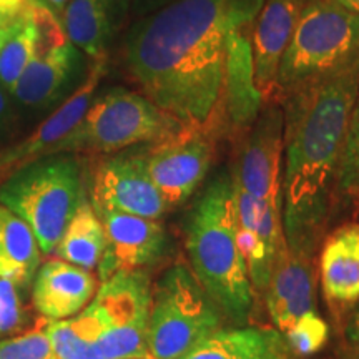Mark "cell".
Returning <instances> with one entry per match:
<instances>
[{"mask_svg": "<svg viewBox=\"0 0 359 359\" xmlns=\"http://www.w3.org/2000/svg\"><path fill=\"white\" fill-rule=\"evenodd\" d=\"M264 0H175L130 30V75L185 128L215 132L224 114L228 53Z\"/></svg>", "mask_w": 359, "mask_h": 359, "instance_id": "1", "label": "cell"}, {"mask_svg": "<svg viewBox=\"0 0 359 359\" xmlns=\"http://www.w3.org/2000/svg\"><path fill=\"white\" fill-rule=\"evenodd\" d=\"M359 93V57L283 95L281 219L291 253L311 258L330 218L336 175Z\"/></svg>", "mask_w": 359, "mask_h": 359, "instance_id": "2", "label": "cell"}, {"mask_svg": "<svg viewBox=\"0 0 359 359\" xmlns=\"http://www.w3.org/2000/svg\"><path fill=\"white\" fill-rule=\"evenodd\" d=\"M187 250L191 271L219 309L233 321L248 320L253 285L236 236L233 178L210 183L188 219Z\"/></svg>", "mask_w": 359, "mask_h": 359, "instance_id": "3", "label": "cell"}, {"mask_svg": "<svg viewBox=\"0 0 359 359\" xmlns=\"http://www.w3.org/2000/svg\"><path fill=\"white\" fill-rule=\"evenodd\" d=\"M82 201L80 163L64 154L30 161L0 185V203L29 224L43 255L55 251Z\"/></svg>", "mask_w": 359, "mask_h": 359, "instance_id": "4", "label": "cell"}, {"mask_svg": "<svg viewBox=\"0 0 359 359\" xmlns=\"http://www.w3.org/2000/svg\"><path fill=\"white\" fill-rule=\"evenodd\" d=\"M359 57V15L330 0L303 7L294 34L281 58L276 95L321 79Z\"/></svg>", "mask_w": 359, "mask_h": 359, "instance_id": "5", "label": "cell"}, {"mask_svg": "<svg viewBox=\"0 0 359 359\" xmlns=\"http://www.w3.org/2000/svg\"><path fill=\"white\" fill-rule=\"evenodd\" d=\"M223 311L191 269L175 264L155 288L148 321L150 359H182L222 330Z\"/></svg>", "mask_w": 359, "mask_h": 359, "instance_id": "6", "label": "cell"}, {"mask_svg": "<svg viewBox=\"0 0 359 359\" xmlns=\"http://www.w3.org/2000/svg\"><path fill=\"white\" fill-rule=\"evenodd\" d=\"M183 128L145 95L114 88L92 102L79 127L55 148L53 155L70 151L114 154L140 143L165 140Z\"/></svg>", "mask_w": 359, "mask_h": 359, "instance_id": "7", "label": "cell"}, {"mask_svg": "<svg viewBox=\"0 0 359 359\" xmlns=\"http://www.w3.org/2000/svg\"><path fill=\"white\" fill-rule=\"evenodd\" d=\"M151 302L150 276L143 269L116 271L102 283L79 318L97 338L103 359H150L147 336Z\"/></svg>", "mask_w": 359, "mask_h": 359, "instance_id": "8", "label": "cell"}, {"mask_svg": "<svg viewBox=\"0 0 359 359\" xmlns=\"http://www.w3.org/2000/svg\"><path fill=\"white\" fill-rule=\"evenodd\" d=\"M143 156L151 182L173 208L183 203L208 173L213 158L212 132L183 128L151 143Z\"/></svg>", "mask_w": 359, "mask_h": 359, "instance_id": "9", "label": "cell"}, {"mask_svg": "<svg viewBox=\"0 0 359 359\" xmlns=\"http://www.w3.org/2000/svg\"><path fill=\"white\" fill-rule=\"evenodd\" d=\"M92 206L158 219L170 206L151 182L143 154L118 155L103 160L92 183Z\"/></svg>", "mask_w": 359, "mask_h": 359, "instance_id": "10", "label": "cell"}, {"mask_svg": "<svg viewBox=\"0 0 359 359\" xmlns=\"http://www.w3.org/2000/svg\"><path fill=\"white\" fill-rule=\"evenodd\" d=\"M283 132L285 116L278 107H268L257 118L241 151L235 182L255 200L281 213Z\"/></svg>", "mask_w": 359, "mask_h": 359, "instance_id": "11", "label": "cell"}, {"mask_svg": "<svg viewBox=\"0 0 359 359\" xmlns=\"http://www.w3.org/2000/svg\"><path fill=\"white\" fill-rule=\"evenodd\" d=\"M95 212L105 231V251L97 266L102 281L109 280L116 271L142 269L154 264L167 251V233L156 219L110 210Z\"/></svg>", "mask_w": 359, "mask_h": 359, "instance_id": "12", "label": "cell"}, {"mask_svg": "<svg viewBox=\"0 0 359 359\" xmlns=\"http://www.w3.org/2000/svg\"><path fill=\"white\" fill-rule=\"evenodd\" d=\"M304 0H264L253 29V83L263 100L278 92L281 58L293 37Z\"/></svg>", "mask_w": 359, "mask_h": 359, "instance_id": "13", "label": "cell"}, {"mask_svg": "<svg viewBox=\"0 0 359 359\" xmlns=\"http://www.w3.org/2000/svg\"><path fill=\"white\" fill-rule=\"evenodd\" d=\"M107 70V57H100L93 62L87 79L83 83L67 98L64 105H60L53 114L35 128L32 135L15 147L8 148L15 172L25 167L30 161H35L43 156L55 154V148L65 140L69 135L82 122L88 107L92 105L100 80Z\"/></svg>", "mask_w": 359, "mask_h": 359, "instance_id": "14", "label": "cell"}, {"mask_svg": "<svg viewBox=\"0 0 359 359\" xmlns=\"http://www.w3.org/2000/svg\"><path fill=\"white\" fill-rule=\"evenodd\" d=\"M325 299L334 318L359 303V223H346L326 236L320 257Z\"/></svg>", "mask_w": 359, "mask_h": 359, "instance_id": "15", "label": "cell"}, {"mask_svg": "<svg viewBox=\"0 0 359 359\" xmlns=\"http://www.w3.org/2000/svg\"><path fill=\"white\" fill-rule=\"evenodd\" d=\"M266 303L271 321L281 334L302 318L318 313L311 258L291 253L286 246L269 280Z\"/></svg>", "mask_w": 359, "mask_h": 359, "instance_id": "16", "label": "cell"}, {"mask_svg": "<svg viewBox=\"0 0 359 359\" xmlns=\"http://www.w3.org/2000/svg\"><path fill=\"white\" fill-rule=\"evenodd\" d=\"M32 302L37 311L50 321L69 320L90 303L97 280L87 269L64 259H48L34 278Z\"/></svg>", "mask_w": 359, "mask_h": 359, "instance_id": "17", "label": "cell"}, {"mask_svg": "<svg viewBox=\"0 0 359 359\" xmlns=\"http://www.w3.org/2000/svg\"><path fill=\"white\" fill-rule=\"evenodd\" d=\"M79 64V48L70 40L35 47V55L12 88L15 100L29 109H42L57 100Z\"/></svg>", "mask_w": 359, "mask_h": 359, "instance_id": "18", "label": "cell"}, {"mask_svg": "<svg viewBox=\"0 0 359 359\" xmlns=\"http://www.w3.org/2000/svg\"><path fill=\"white\" fill-rule=\"evenodd\" d=\"M128 7L130 0H69L62 12L67 37L93 60L105 57Z\"/></svg>", "mask_w": 359, "mask_h": 359, "instance_id": "19", "label": "cell"}, {"mask_svg": "<svg viewBox=\"0 0 359 359\" xmlns=\"http://www.w3.org/2000/svg\"><path fill=\"white\" fill-rule=\"evenodd\" d=\"M288 341L273 327H228L201 341L182 359H294Z\"/></svg>", "mask_w": 359, "mask_h": 359, "instance_id": "20", "label": "cell"}, {"mask_svg": "<svg viewBox=\"0 0 359 359\" xmlns=\"http://www.w3.org/2000/svg\"><path fill=\"white\" fill-rule=\"evenodd\" d=\"M40 253L29 224L0 203V276L19 290L29 288L37 275Z\"/></svg>", "mask_w": 359, "mask_h": 359, "instance_id": "21", "label": "cell"}, {"mask_svg": "<svg viewBox=\"0 0 359 359\" xmlns=\"http://www.w3.org/2000/svg\"><path fill=\"white\" fill-rule=\"evenodd\" d=\"M103 251H105L103 224L92 203L83 198L58 241L55 253L64 262L90 271L98 266Z\"/></svg>", "mask_w": 359, "mask_h": 359, "instance_id": "22", "label": "cell"}, {"mask_svg": "<svg viewBox=\"0 0 359 359\" xmlns=\"http://www.w3.org/2000/svg\"><path fill=\"white\" fill-rule=\"evenodd\" d=\"M35 47H37V27L27 7L24 24L0 48V87L12 92L35 55Z\"/></svg>", "mask_w": 359, "mask_h": 359, "instance_id": "23", "label": "cell"}, {"mask_svg": "<svg viewBox=\"0 0 359 359\" xmlns=\"http://www.w3.org/2000/svg\"><path fill=\"white\" fill-rule=\"evenodd\" d=\"M57 359H103L97 339L77 320L50 321L45 325Z\"/></svg>", "mask_w": 359, "mask_h": 359, "instance_id": "24", "label": "cell"}, {"mask_svg": "<svg viewBox=\"0 0 359 359\" xmlns=\"http://www.w3.org/2000/svg\"><path fill=\"white\" fill-rule=\"evenodd\" d=\"M334 196L359 212V93L349 118L336 175Z\"/></svg>", "mask_w": 359, "mask_h": 359, "instance_id": "25", "label": "cell"}, {"mask_svg": "<svg viewBox=\"0 0 359 359\" xmlns=\"http://www.w3.org/2000/svg\"><path fill=\"white\" fill-rule=\"evenodd\" d=\"M283 336L288 341L294 354L309 356V354L318 353L325 346L327 338H330V327L320 314L314 313L296 321L288 331L283 333Z\"/></svg>", "mask_w": 359, "mask_h": 359, "instance_id": "26", "label": "cell"}, {"mask_svg": "<svg viewBox=\"0 0 359 359\" xmlns=\"http://www.w3.org/2000/svg\"><path fill=\"white\" fill-rule=\"evenodd\" d=\"M0 359H57L45 326L0 341Z\"/></svg>", "mask_w": 359, "mask_h": 359, "instance_id": "27", "label": "cell"}, {"mask_svg": "<svg viewBox=\"0 0 359 359\" xmlns=\"http://www.w3.org/2000/svg\"><path fill=\"white\" fill-rule=\"evenodd\" d=\"M24 323V309L19 288L11 280L0 276V336L19 330Z\"/></svg>", "mask_w": 359, "mask_h": 359, "instance_id": "28", "label": "cell"}, {"mask_svg": "<svg viewBox=\"0 0 359 359\" xmlns=\"http://www.w3.org/2000/svg\"><path fill=\"white\" fill-rule=\"evenodd\" d=\"M172 2L175 0H130V6L138 17H147L160 11V8L167 7Z\"/></svg>", "mask_w": 359, "mask_h": 359, "instance_id": "29", "label": "cell"}, {"mask_svg": "<svg viewBox=\"0 0 359 359\" xmlns=\"http://www.w3.org/2000/svg\"><path fill=\"white\" fill-rule=\"evenodd\" d=\"M13 172H15V167H13L12 163L11 151H8V148H4V150H0V185H2Z\"/></svg>", "mask_w": 359, "mask_h": 359, "instance_id": "30", "label": "cell"}, {"mask_svg": "<svg viewBox=\"0 0 359 359\" xmlns=\"http://www.w3.org/2000/svg\"><path fill=\"white\" fill-rule=\"evenodd\" d=\"M348 334H349V343H351L353 351L359 359V308L356 309V313L353 314L351 323H349V327H348Z\"/></svg>", "mask_w": 359, "mask_h": 359, "instance_id": "31", "label": "cell"}, {"mask_svg": "<svg viewBox=\"0 0 359 359\" xmlns=\"http://www.w3.org/2000/svg\"><path fill=\"white\" fill-rule=\"evenodd\" d=\"M25 11H27V8H25ZM24 19H25V12L22 13V15L17 17V19L13 20L11 25H7V27H2V29H0V48H2L4 45H6L7 40L11 39L12 35L15 34L17 30L20 29L22 24H24Z\"/></svg>", "mask_w": 359, "mask_h": 359, "instance_id": "32", "label": "cell"}, {"mask_svg": "<svg viewBox=\"0 0 359 359\" xmlns=\"http://www.w3.org/2000/svg\"><path fill=\"white\" fill-rule=\"evenodd\" d=\"M6 92L7 90L0 87V123L6 120V116L8 115V109H11V103H8V97Z\"/></svg>", "mask_w": 359, "mask_h": 359, "instance_id": "33", "label": "cell"}, {"mask_svg": "<svg viewBox=\"0 0 359 359\" xmlns=\"http://www.w3.org/2000/svg\"><path fill=\"white\" fill-rule=\"evenodd\" d=\"M42 2L48 8H50V11L55 13V15H62V12H64V8H65L69 0H42Z\"/></svg>", "mask_w": 359, "mask_h": 359, "instance_id": "34", "label": "cell"}, {"mask_svg": "<svg viewBox=\"0 0 359 359\" xmlns=\"http://www.w3.org/2000/svg\"><path fill=\"white\" fill-rule=\"evenodd\" d=\"M330 2L338 4V6L346 8V11L359 15V0H330Z\"/></svg>", "mask_w": 359, "mask_h": 359, "instance_id": "35", "label": "cell"}, {"mask_svg": "<svg viewBox=\"0 0 359 359\" xmlns=\"http://www.w3.org/2000/svg\"><path fill=\"white\" fill-rule=\"evenodd\" d=\"M17 19V17H15ZM15 19H12V17H7V15H4L2 12H0V29H2V27H7V25H11L13 20Z\"/></svg>", "mask_w": 359, "mask_h": 359, "instance_id": "36", "label": "cell"}, {"mask_svg": "<svg viewBox=\"0 0 359 359\" xmlns=\"http://www.w3.org/2000/svg\"><path fill=\"white\" fill-rule=\"evenodd\" d=\"M304 2H306V4H308V2H313V0H304Z\"/></svg>", "mask_w": 359, "mask_h": 359, "instance_id": "37", "label": "cell"}]
</instances>
